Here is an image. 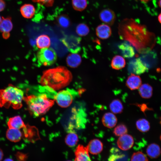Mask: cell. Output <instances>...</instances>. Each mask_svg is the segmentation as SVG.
<instances>
[{
	"label": "cell",
	"mask_w": 161,
	"mask_h": 161,
	"mask_svg": "<svg viewBox=\"0 0 161 161\" xmlns=\"http://www.w3.org/2000/svg\"><path fill=\"white\" fill-rule=\"evenodd\" d=\"M72 78L71 73L66 67L59 66L44 71L39 82L43 86L58 90L68 85Z\"/></svg>",
	"instance_id": "6da1fadb"
},
{
	"label": "cell",
	"mask_w": 161,
	"mask_h": 161,
	"mask_svg": "<svg viewBox=\"0 0 161 161\" xmlns=\"http://www.w3.org/2000/svg\"><path fill=\"white\" fill-rule=\"evenodd\" d=\"M24 100L27 105L30 114L38 117L46 114L54 103L55 100L48 98L46 95H30L24 97Z\"/></svg>",
	"instance_id": "7a4b0ae2"
},
{
	"label": "cell",
	"mask_w": 161,
	"mask_h": 161,
	"mask_svg": "<svg viewBox=\"0 0 161 161\" xmlns=\"http://www.w3.org/2000/svg\"><path fill=\"white\" fill-rule=\"evenodd\" d=\"M24 97L22 90L10 85L5 89H0V107L11 106L15 109H19L22 107Z\"/></svg>",
	"instance_id": "3957f363"
},
{
	"label": "cell",
	"mask_w": 161,
	"mask_h": 161,
	"mask_svg": "<svg viewBox=\"0 0 161 161\" xmlns=\"http://www.w3.org/2000/svg\"><path fill=\"white\" fill-rule=\"evenodd\" d=\"M37 58L38 63L44 66H49L53 64L57 59V55L52 48L41 49L37 53Z\"/></svg>",
	"instance_id": "277c9868"
},
{
	"label": "cell",
	"mask_w": 161,
	"mask_h": 161,
	"mask_svg": "<svg viewBox=\"0 0 161 161\" xmlns=\"http://www.w3.org/2000/svg\"><path fill=\"white\" fill-rule=\"evenodd\" d=\"M55 101L62 108H67L72 104L73 97L70 91L63 90L59 91L54 97Z\"/></svg>",
	"instance_id": "5b68a950"
},
{
	"label": "cell",
	"mask_w": 161,
	"mask_h": 161,
	"mask_svg": "<svg viewBox=\"0 0 161 161\" xmlns=\"http://www.w3.org/2000/svg\"><path fill=\"white\" fill-rule=\"evenodd\" d=\"M80 38L74 36L65 37L62 42L68 50L72 53H76L80 50Z\"/></svg>",
	"instance_id": "8992f818"
},
{
	"label": "cell",
	"mask_w": 161,
	"mask_h": 161,
	"mask_svg": "<svg viewBox=\"0 0 161 161\" xmlns=\"http://www.w3.org/2000/svg\"><path fill=\"white\" fill-rule=\"evenodd\" d=\"M129 69L131 73L139 75L145 72L148 68L140 58H137L131 61L129 66Z\"/></svg>",
	"instance_id": "52a82bcc"
},
{
	"label": "cell",
	"mask_w": 161,
	"mask_h": 161,
	"mask_svg": "<svg viewBox=\"0 0 161 161\" xmlns=\"http://www.w3.org/2000/svg\"><path fill=\"white\" fill-rule=\"evenodd\" d=\"M100 19L103 23L109 26L112 25L116 18V15L113 11L109 9L102 10L99 14Z\"/></svg>",
	"instance_id": "ba28073f"
},
{
	"label": "cell",
	"mask_w": 161,
	"mask_h": 161,
	"mask_svg": "<svg viewBox=\"0 0 161 161\" xmlns=\"http://www.w3.org/2000/svg\"><path fill=\"white\" fill-rule=\"evenodd\" d=\"M134 140L130 135L125 134L120 137L117 141L118 147L123 151L128 150L133 146Z\"/></svg>",
	"instance_id": "9c48e42d"
},
{
	"label": "cell",
	"mask_w": 161,
	"mask_h": 161,
	"mask_svg": "<svg viewBox=\"0 0 161 161\" xmlns=\"http://www.w3.org/2000/svg\"><path fill=\"white\" fill-rule=\"evenodd\" d=\"M75 161H91L87 146L79 145L75 151Z\"/></svg>",
	"instance_id": "30bf717a"
},
{
	"label": "cell",
	"mask_w": 161,
	"mask_h": 161,
	"mask_svg": "<svg viewBox=\"0 0 161 161\" xmlns=\"http://www.w3.org/2000/svg\"><path fill=\"white\" fill-rule=\"evenodd\" d=\"M96 33L98 37L102 39L108 38L112 34V30L110 26L105 24H100L95 29Z\"/></svg>",
	"instance_id": "8fae6325"
},
{
	"label": "cell",
	"mask_w": 161,
	"mask_h": 161,
	"mask_svg": "<svg viewBox=\"0 0 161 161\" xmlns=\"http://www.w3.org/2000/svg\"><path fill=\"white\" fill-rule=\"evenodd\" d=\"M142 83L141 78L139 75L131 73L126 80V85L130 90H134L139 88Z\"/></svg>",
	"instance_id": "7c38bea8"
},
{
	"label": "cell",
	"mask_w": 161,
	"mask_h": 161,
	"mask_svg": "<svg viewBox=\"0 0 161 161\" xmlns=\"http://www.w3.org/2000/svg\"><path fill=\"white\" fill-rule=\"evenodd\" d=\"M88 151L93 155H97L102 151L103 145L99 140L95 139L91 140L86 146Z\"/></svg>",
	"instance_id": "4fadbf2b"
},
{
	"label": "cell",
	"mask_w": 161,
	"mask_h": 161,
	"mask_svg": "<svg viewBox=\"0 0 161 161\" xmlns=\"http://www.w3.org/2000/svg\"><path fill=\"white\" fill-rule=\"evenodd\" d=\"M102 122L105 126L111 128L116 126L117 122V119L113 113L108 112L103 115Z\"/></svg>",
	"instance_id": "5bb4252c"
},
{
	"label": "cell",
	"mask_w": 161,
	"mask_h": 161,
	"mask_svg": "<svg viewBox=\"0 0 161 161\" xmlns=\"http://www.w3.org/2000/svg\"><path fill=\"white\" fill-rule=\"evenodd\" d=\"M118 48L124 58H130L133 57L135 55L134 49L129 44L125 42L120 44Z\"/></svg>",
	"instance_id": "9a60e30c"
},
{
	"label": "cell",
	"mask_w": 161,
	"mask_h": 161,
	"mask_svg": "<svg viewBox=\"0 0 161 161\" xmlns=\"http://www.w3.org/2000/svg\"><path fill=\"white\" fill-rule=\"evenodd\" d=\"M146 152L147 155L150 158L156 159L160 155L161 149L159 145L156 143H153L147 146Z\"/></svg>",
	"instance_id": "2e32d148"
},
{
	"label": "cell",
	"mask_w": 161,
	"mask_h": 161,
	"mask_svg": "<svg viewBox=\"0 0 161 161\" xmlns=\"http://www.w3.org/2000/svg\"><path fill=\"white\" fill-rule=\"evenodd\" d=\"M7 124L9 128L18 129L23 128L26 126L21 117L19 115L10 118Z\"/></svg>",
	"instance_id": "e0dca14e"
},
{
	"label": "cell",
	"mask_w": 161,
	"mask_h": 161,
	"mask_svg": "<svg viewBox=\"0 0 161 161\" xmlns=\"http://www.w3.org/2000/svg\"><path fill=\"white\" fill-rule=\"evenodd\" d=\"M22 134L19 129H7L6 133L7 138L13 142H17L21 140Z\"/></svg>",
	"instance_id": "ac0fdd59"
},
{
	"label": "cell",
	"mask_w": 161,
	"mask_h": 161,
	"mask_svg": "<svg viewBox=\"0 0 161 161\" xmlns=\"http://www.w3.org/2000/svg\"><path fill=\"white\" fill-rule=\"evenodd\" d=\"M138 89L139 93L143 98L149 99L152 96L153 88L148 83L142 84Z\"/></svg>",
	"instance_id": "d6986e66"
},
{
	"label": "cell",
	"mask_w": 161,
	"mask_h": 161,
	"mask_svg": "<svg viewBox=\"0 0 161 161\" xmlns=\"http://www.w3.org/2000/svg\"><path fill=\"white\" fill-rule=\"evenodd\" d=\"M20 11L22 16L25 18H32L35 12V8L32 4H25L20 8Z\"/></svg>",
	"instance_id": "ffe728a7"
},
{
	"label": "cell",
	"mask_w": 161,
	"mask_h": 161,
	"mask_svg": "<svg viewBox=\"0 0 161 161\" xmlns=\"http://www.w3.org/2000/svg\"><path fill=\"white\" fill-rule=\"evenodd\" d=\"M67 65L72 68L78 67L81 63V59L80 56L76 53H72L69 55L67 57Z\"/></svg>",
	"instance_id": "44dd1931"
},
{
	"label": "cell",
	"mask_w": 161,
	"mask_h": 161,
	"mask_svg": "<svg viewBox=\"0 0 161 161\" xmlns=\"http://www.w3.org/2000/svg\"><path fill=\"white\" fill-rule=\"evenodd\" d=\"M126 62L124 58L119 55H116L112 58L111 62L112 68L115 70H119L125 66Z\"/></svg>",
	"instance_id": "7402d4cb"
},
{
	"label": "cell",
	"mask_w": 161,
	"mask_h": 161,
	"mask_svg": "<svg viewBox=\"0 0 161 161\" xmlns=\"http://www.w3.org/2000/svg\"><path fill=\"white\" fill-rule=\"evenodd\" d=\"M65 141L69 146L74 147L77 144L78 141V136L72 129H70L65 138Z\"/></svg>",
	"instance_id": "603a6c76"
},
{
	"label": "cell",
	"mask_w": 161,
	"mask_h": 161,
	"mask_svg": "<svg viewBox=\"0 0 161 161\" xmlns=\"http://www.w3.org/2000/svg\"><path fill=\"white\" fill-rule=\"evenodd\" d=\"M13 25L11 18L10 17H2L0 24V31L2 33H9L12 30Z\"/></svg>",
	"instance_id": "cb8c5ba5"
},
{
	"label": "cell",
	"mask_w": 161,
	"mask_h": 161,
	"mask_svg": "<svg viewBox=\"0 0 161 161\" xmlns=\"http://www.w3.org/2000/svg\"><path fill=\"white\" fill-rule=\"evenodd\" d=\"M36 44L39 48H48L50 45V40L49 37L46 35H42L36 39Z\"/></svg>",
	"instance_id": "d4e9b609"
},
{
	"label": "cell",
	"mask_w": 161,
	"mask_h": 161,
	"mask_svg": "<svg viewBox=\"0 0 161 161\" xmlns=\"http://www.w3.org/2000/svg\"><path fill=\"white\" fill-rule=\"evenodd\" d=\"M110 110L113 114H119L123 110V106L120 100L115 99L113 100L109 105Z\"/></svg>",
	"instance_id": "484cf974"
},
{
	"label": "cell",
	"mask_w": 161,
	"mask_h": 161,
	"mask_svg": "<svg viewBox=\"0 0 161 161\" xmlns=\"http://www.w3.org/2000/svg\"><path fill=\"white\" fill-rule=\"evenodd\" d=\"M136 125L137 129L142 132H148L150 128V123L145 118H141L138 120L136 121Z\"/></svg>",
	"instance_id": "4316f807"
},
{
	"label": "cell",
	"mask_w": 161,
	"mask_h": 161,
	"mask_svg": "<svg viewBox=\"0 0 161 161\" xmlns=\"http://www.w3.org/2000/svg\"><path fill=\"white\" fill-rule=\"evenodd\" d=\"M72 5L75 10L82 11L86 7L87 1V0H72Z\"/></svg>",
	"instance_id": "83f0119b"
},
{
	"label": "cell",
	"mask_w": 161,
	"mask_h": 161,
	"mask_svg": "<svg viewBox=\"0 0 161 161\" xmlns=\"http://www.w3.org/2000/svg\"><path fill=\"white\" fill-rule=\"evenodd\" d=\"M89 31L88 26L84 23L79 24L76 28L77 33L78 35L81 36L86 35L89 33Z\"/></svg>",
	"instance_id": "f1b7e54d"
},
{
	"label": "cell",
	"mask_w": 161,
	"mask_h": 161,
	"mask_svg": "<svg viewBox=\"0 0 161 161\" xmlns=\"http://www.w3.org/2000/svg\"><path fill=\"white\" fill-rule=\"evenodd\" d=\"M127 132V127L123 124H120L117 126L113 131V133L115 136L120 137L126 134Z\"/></svg>",
	"instance_id": "f546056e"
},
{
	"label": "cell",
	"mask_w": 161,
	"mask_h": 161,
	"mask_svg": "<svg viewBox=\"0 0 161 161\" xmlns=\"http://www.w3.org/2000/svg\"><path fill=\"white\" fill-rule=\"evenodd\" d=\"M131 161H148L146 155L140 151H138L133 153Z\"/></svg>",
	"instance_id": "4dcf8cb0"
},
{
	"label": "cell",
	"mask_w": 161,
	"mask_h": 161,
	"mask_svg": "<svg viewBox=\"0 0 161 161\" xmlns=\"http://www.w3.org/2000/svg\"><path fill=\"white\" fill-rule=\"evenodd\" d=\"M59 24L62 27H66L69 26V22L68 18L65 16H61L58 19Z\"/></svg>",
	"instance_id": "1f68e13d"
},
{
	"label": "cell",
	"mask_w": 161,
	"mask_h": 161,
	"mask_svg": "<svg viewBox=\"0 0 161 161\" xmlns=\"http://www.w3.org/2000/svg\"><path fill=\"white\" fill-rule=\"evenodd\" d=\"M34 2H36L47 7H50L52 5L54 0H32Z\"/></svg>",
	"instance_id": "d6a6232c"
},
{
	"label": "cell",
	"mask_w": 161,
	"mask_h": 161,
	"mask_svg": "<svg viewBox=\"0 0 161 161\" xmlns=\"http://www.w3.org/2000/svg\"><path fill=\"white\" fill-rule=\"evenodd\" d=\"M16 157L18 160L21 161H25L26 159V155L20 153H18L16 155Z\"/></svg>",
	"instance_id": "836d02e7"
},
{
	"label": "cell",
	"mask_w": 161,
	"mask_h": 161,
	"mask_svg": "<svg viewBox=\"0 0 161 161\" xmlns=\"http://www.w3.org/2000/svg\"><path fill=\"white\" fill-rule=\"evenodd\" d=\"M5 7V2L2 0H0V12L3 10Z\"/></svg>",
	"instance_id": "e575fe53"
},
{
	"label": "cell",
	"mask_w": 161,
	"mask_h": 161,
	"mask_svg": "<svg viewBox=\"0 0 161 161\" xmlns=\"http://www.w3.org/2000/svg\"><path fill=\"white\" fill-rule=\"evenodd\" d=\"M2 36L4 38L7 39L10 36V33H2Z\"/></svg>",
	"instance_id": "d590c367"
},
{
	"label": "cell",
	"mask_w": 161,
	"mask_h": 161,
	"mask_svg": "<svg viewBox=\"0 0 161 161\" xmlns=\"http://www.w3.org/2000/svg\"><path fill=\"white\" fill-rule=\"evenodd\" d=\"M3 156V152L1 149L0 148V161H1L2 160Z\"/></svg>",
	"instance_id": "8d00e7d4"
},
{
	"label": "cell",
	"mask_w": 161,
	"mask_h": 161,
	"mask_svg": "<svg viewBox=\"0 0 161 161\" xmlns=\"http://www.w3.org/2000/svg\"><path fill=\"white\" fill-rule=\"evenodd\" d=\"M158 20L160 23L161 24V13L158 16Z\"/></svg>",
	"instance_id": "74e56055"
},
{
	"label": "cell",
	"mask_w": 161,
	"mask_h": 161,
	"mask_svg": "<svg viewBox=\"0 0 161 161\" xmlns=\"http://www.w3.org/2000/svg\"><path fill=\"white\" fill-rule=\"evenodd\" d=\"M4 161H14V160L10 158H7L5 159Z\"/></svg>",
	"instance_id": "f35d334b"
},
{
	"label": "cell",
	"mask_w": 161,
	"mask_h": 161,
	"mask_svg": "<svg viewBox=\"0 0 161 161\" xmlns=\"http://www.w3.org/2000/svg\"><path fill=\"white\" fill-rule=\"evenodd\" d=\"M140 0L142 2H148L151 0Z\"/></svg>",
	"instance_id": "ab89813d"
},
{
	"label": "cell",
	"mask_w": 161,
	"mask_h": 161,
	"mask_svg": "<svg viewBox=\"0 0 161 161\" xmlns=\"http://www.w3.org/2000/svg\"><path fill=\"white\" fill-rule=\"evenodd\" d=\"M159 5L160 7L161 8V0H160L158 2Z\"/></svg>",
	"instance_id": "60d3db41"
},
{
	"label": "cell",
	"mask_w": 161,
	"mask_h": 161,
	"mask_svg": "<svg viewBox=\"0 0 161 161\" xmlns=\"http://www.w3.org/2000/svg\"><path fill=\"white\" fill-rule=\"evenodd\" d=\"M160 123L161 125V117L160 118ZM160 139L161 140V134L160 136Z\"/></svg>",
	"instance_id": "b9f144b4"
},
{
	"label": "cell",
	"mask_w": 161,
	"mask_h": 161,
	"mask_svg": "<svg viewBox=\"0 0 161 161\" xmlns=\"http://www.w3.org/2000/svg\"><path fill=\"white\" fill-rule=\"evenodd\" d=\"M2 18H1V16H0V24L1 22V21H2Z\"/></svg>",
	"instance_id": "7bdbcfd3"
},
{
	"label": "cell",
	"mask_w": 161,
	"mask_h": 161,
	"mask_svg": "<svg viewBox=\"0 0 161 161\" xmlns=\"http://www.w3.org/2000/svg\"><path fill=\"white\" fill-rule=\"evenodd\" d=\"M71 161L68 160V161Z\"/></svg>",
	"instance_id": "ee69618b"
}]
</instances>
